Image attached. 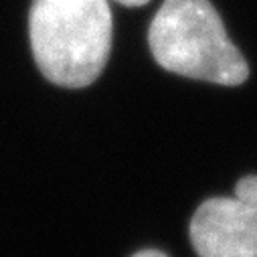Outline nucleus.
<instances>
[{
  "label": "nucleus",
  "mask_w": 257,
  "mask_h": 257,
  "mask_svg": "<svg viewBox=\"0 0 257 257\" xmlns=\"http://www.w3.org/2000/svg\"><path fill=\"white\" fill-rule=\"evenodd\" d=\"M199 257H257V176H245L235 197L205 201L190 221Z\"/></svg>",
  "instance_id": "7ed1b4c3"
},
{
  "label": "nucleus",
  "mask_w": 257,
  "mask_h": 257,
  "mask_svg": "<svg viewBox=\"0 0 257 257\" xmlns=\"http://www.w3.org/2000/svg\"><path fill=\"white\" fill-rule=\"evenodd\" d=\"M115 3H119L123 7H144L150 3V0H115Z\"/></svg>",
  "instance_id": "20e7f679"
},
{
  "label": "nucleus",
  "mask_w": 257,
  "mask_h": 257,
  "mask_svg": "<svg viewBox=\"0 0 257 257\" xmlns=\"http://www.w3.org/2000/svg\"><path fill=\"white\" fill-rule=\"evenodd\" d=\"M156 63L176 75L241 85L249 65L209 0H164L148 29Z\"/></svg>",
  "instance_id": "f03ea898"
},
{
  "label": "nucleus",
  "mask_w": 257,
  "mask_h": 257,
  "mask_svg": "<svg viewBox=\"0 0 257 257\" xmlns=\"http://www.w3.org/2000/svg\"><path fill=\"white\" fill-rule=\"evenodd\" d=\"M29 33L41 73L61 87L91 85L111 51L107 0H33Z\"/></svg>",
  "instance_id": "f257e3e1"
},
{
  "label": "nucleus",
  "mask_w": 257,
  "mask_h": 257,
  "mask_svg": "<svg viewBox=\"0 0 257 257\" xmlns=\"http://www.w3.org/2000/svg\"><path fill=\"white\" fill-rule=\"evenodd\" d=\"M134 257H166V255H164V253H160V251H154V249H144V251L136 253Z\"/></svg>",
  "instance_id": "39448f33"
}]
</instances>
